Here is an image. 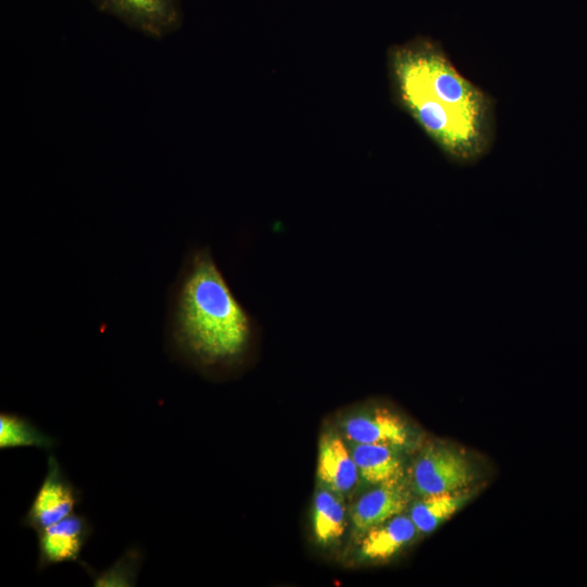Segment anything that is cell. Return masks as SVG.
Here are the masks:
<instances>
[{
	"mask_svg": "<svg viewBox=\"0 0 587 587\" xmlns=\"http://www.w3.org/2000/svg\"><path fill=\"white\" fill-rule=\"evenodd\" d=\"M389 65L401 107L449 161L471 165L487 154L495 138L492 101L441 47L414 39L391 50Z\"/></svg>",
	"mask_w": 587,
	"mask_h": 587,
	"instance_id": "1",
	"label": "cell"
},
{
	"mask_svg": "<svg viewBox=\"0 0 587 587\" xmlns=\"http://www.w3.org/2000/svg\"><path fill=\"white\" fill-rule=\"evenodd\" d=\"M259 325L237 299L208 247L185 258L171 291L167 340L204 373L227 372L251 355Z\"/></svg>",
	"mask_w": 587,
	"mask_h": 587,
	"instance_id": "2",
	"label": "cell"
},
{
	"mask_svg": "<svg viewBox=\"0 0 587 587\" xmlns=\"http://www.w3.org/2000/svg\"><path fill=\"white\" fill-rule=\"evenodd\" d=\"M477 470L467 453L451 444L424 445L410 469L409 484L417 497L471 488Z\"/></svg>",
	"mask_w": 587,
	"mask_h": 587,
	"instance_id": "3",
	"label": "cell"
},
{
	"mask_svg": "<svg viewBox=\"0 0 587 587\" xmlns=\"http://www.w3.org/2000/svg\"><path fill=\"white\" fill-rule=\"evenodd\" d=\"M344 437L351 444H378L415 450L421 436L400 413L385 405L362 409L342 422Z\"/></svg>",
	"mask_w": 587,
	"mask_h": 587,
	"instance_id": "4",
	"label": "cell"
},
{
	"mask_svg": "<svg viewBox=\"0 0 587 587\" xmlns=\"http://www.w3.org/2000/svg\"><path fill=\"white\" fill-rule=\"evenodd\" d=\"M82 492L67 478L58 459L50 454L47 472L21 525L39 532L74 513Z\"/></svg>",
	"mask_w": 587,
	"mask_h": 587,
	"instance_id": "5",
	"label": "cell"
},
{
	"mask_svg": "<svg viewBox=\"0 0 587 587\" xmlns=\"http://www.w3.org/2000/svg\"><path fill=\"white\" fill-rule=\"evenodd\" d=\"M92 534V525L75 512L37 532L38 571L65 562H82L80 553Z\"/></svg>",
	"mask_w": 587,
	"mask_h": 587,
	"instance_id": "6",
	"label": "cell"
},
{
	"mask_svg": "<svg viewBox=\"0 0 587 587\" xmlns=\"http://www.w3.org/2000/svg\"><path fill=\"white\" fill-rule=\"evenodd\" d=\"M413 491L404 478L375 485L360 496L351 508V523L361 536L367 529L408 511Z\"/></svg>",
	"mask_w": 587,
	"mask_h": 587,
	"instance_id": "7",
	"label": "cell"
},
{
	"mask_svg": "<svg viewBox=\"0 0 587 587\" xmlns=\"http://www.w3.org/2000/svg\"><path fill=\"white\" fill-rule=\"evenodd\" d=\"M317 479L321 486L345 497L358 485L360 474L350 448L336 433L326 432L319 442Z\"/></svg>",
	"mask_w": 587,
	"mask_h": 587,
	"instance_id": "8",
	"label": "cell"
},
{
	"mask_svg": "<svg viewBox=\"0 0 587 587\" xmlns=\"http://www.w3.org/2000/svg\"><path fill=\"white\" fill-rule=\"evenodd\" d=\"M419 534L408 512L398 514L360 536L358 557L370 563L389 561L410 546Z\"/></svg>",
	"mask_w": 587,
	"mask_h": 587,
	"instance_id": "9",
	"label": "cell"
},
{
	"mask_svg": "<svg viewBox=\"0 0 587 587\" xmlns=\"http://www.w3.org/2000/svg\"><path fill=\"white\" fill-rule=\"evenodd\" d=\"M101 7L141 32L162 37L178 23L176 0H99Z\"/></svg>",
	"mask_w": 587,
	"mask_h": 587,
	"instance_id": "10",
	"label": "cell"
},
{
	"mask_svg": "<svg viewBox=\"0 0 587 587\" xmlns=\"http://www.w3.org/2000/svg\"><path fill=\"white\" fill-rule=\"evenodd\" d=\"M350 451L360 479L375 486L404 478L405 451L387 445L351 444Z\"/></svg>",
	"mask_w": 587,
	"mask_h": 587,
	"instance_id": "11",
	"label": "cell"
},
{
	"mask_svg": "<svg viewBox=\"0 0 587 587\" xmlns=\"http://www.w3.org/2000/svg\"><path fill=\"white\" fill-rule=\"evenodd\" d=\"M471 488L457 491L420 496L412 500L408 514L420 534L435 532L445 522L463 509L475 496Z\"/></svg>",
	"mask_w": 587,
	"mask_h": 587,
	"instance_id": "12",
	"label": "cell"
},
{
	"mask_svg": "<svg viewBox=\"0 0 587 587\" xmlns=\"http://www.w3.org/2000/svg\"><path fill=\"white\" fill-rule=\"evenodd\" d=\"M344 497L319 486L312 503V532L317 545L328 547L340 541L347 524Z\"/></svg>",
	"mask_w": 587,
	"mask_h": 587,
	"instance_id": "13",
	"label": "cell"
},
{
	"mask_svg": "<svg viewBox=\"0 0 587 587\" xmlns=\"http://www.w3.org/2000/svg\"><path fill=\"white\" fill-rule=\"evenodd\" d=\"M57 445L53 437L42 432L27 417L15 413H0V449L35 447L51 450Z\"/></svg>",
	"mask_w": 587,
	"mask_h": 587,
	"instance_id": "14",
	"label": "cell"
},
{
	"mask_svg": "<svg viewBox=\"0 0 587 587\" xmlns=\"http://www.w3.org/2000/svg\"><path fill=\"white\" fill-rule=\"evenodd\" d=\"M143 555L138 548H129L121 558L103 572L93 571L85 562L82 566L90 575L93 586H134L142 563Z\"/></svg>",
	"mask_w": 587,
	"mask_h": 587,
	"instance_id": "15",
	"label": "cell"
}]
</instances>
